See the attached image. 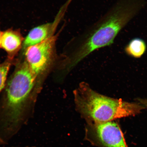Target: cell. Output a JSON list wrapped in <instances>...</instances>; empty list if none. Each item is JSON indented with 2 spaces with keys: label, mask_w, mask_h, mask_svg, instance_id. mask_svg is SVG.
<instances>
[{
  "label": "cell",
  "mask_w": 147,
  "mask_h": 147,
  "mask_svg": "<svg viewBox=\"0 0 147 147\" xmlns=\"http://www.w3.org/2000/svg\"><path fill=\"white\" fill-rule=\"evenodd\" d=\"M145 1L117 0L97 21L70 40L64 47L63 55L67 68L71 69L95 50L113 44Z\"/></svg>",
  "instance_id": "obj_1"
},
{
  "label": "cell",
  "mask_w": 147,
  "mask_h": 147,
  "mask_svg": "<svg viewBox=\"0 0 147 147\" xmlns=\"http://www.w3.org/2000/svg\"><path fill=\"white\" fill-rule=\"evenodd\" d=\"M69 4L67 2L65 3L52 22L44 24L31 29L24 38L22 50L23 51L28 47L38 45L55 35L58 26Z\"/></svg>",
  "instance_id": "obj_6"
},
{
  "label": "cell",
  "mask_w": 147,
  "mask_h": 147,
  "mask_svg": "<svg viewBox=\"0 0 147 147\" xmlns=\"http://www.w3.org/2000/svg\"><path fill=\"white\" fill-rule=\"evenodd\" d=\"M146 49L144 42L140 38H135L129 42L125 50L128 55L136 58H139L144 54Z\"/></svg>",
  "instance_id": "obj_8"
},
{
  "label": "cell",
  "mask_w": 147,
  "mask_h": 147,
  "mask_svg": "<svg viewBox=\"0 0 147 147\" xmlns=\"http://www.w3.org/2000/svg\"></svg>",
  "instance_id": "obj_13"
},
{
  "label": "cell",
  "mask_w": 147,
  "mask_h": 147,
  "mask_svg": "<svg viewBox=\"0 0 147 147\" xmlns=\"http://www.w3.org/2000/svg\"><path fill=\"white\" fill-rule=\"evenodd\" d=\"M140 101L143 105L147 107V100H141Z\"/></svg>",
  "instance_id": "obj_10"
},
{
  "label": "cell",
  "mask_w": 147,
  "mask_h": 147,
  "mask_svg": "<svg viewBox=\"0 0 147 147\" xmlns=\"http://www.w3.org/2000/svg\"><path fill=\"white\" fill-rule=\"evenodd\" d=\"M16 61V59L7 58L3 62H0V93L5 89L9 69L12 65H15Z\"/></svg>",
  "instance_id": "obj_9"
},
{
  "label": "cell",
  "mask_w": 147,
  "mask_h": 147,
  "mask_svg": "<svg viewBox=\"0 0 147 147\" xmlns=\"http://www.w3.org/2000/svg\"><path fill=\"white\" fill-rule=\"evenodd\" d=\"M74 95L77 110L93 123L134 115L143 109L139 105L100 94L84 82L80 84Z\"/></svg>",
  "instance_id": "obj_3"
},
{
  "label": "cell",
  "mask_w": 147,
  "mask_h": 147,
  "mask_svg": "<svg viewBox=\"0 0 147 147\" xmlns=\"http://www.w3.org/2000/svg\"><path fill=\"white\" fill-rule=\"evenodd\" d=\"M3 32L0 30V49H1V38Z\"/></svg>",
  "instance_id": "obj_11"
},
{
  "label": "cell",
  "mask_w": 147,
  "mask_h": 147,
  "mask_svg": "<svg viewBox=\"0 0 147 147\" xmlns=\"http://www.w3.org/2000/svg\"><path fill=\"white\" fill-rule=\"evenodd\" d=\"M93 135L102 147H127L122 130L116 123L109 122L92 124Z\"/></svg>",
  "instance_id": "obj_5"
},
{
  "label": "cell",
  "mask_w": 147,
  "mask_h": 147,
  "mask_svg": "<svg viewBox=\"0 0 147 147\" xmlns=\"http://www.w3.org/2000/svg\"><path fill=\"white\" fill-rule=\"evenodd\" d=\"M59 32L22 51V58L34 76L40 92L44 82L57 59L56 43Z\"/></svg>",
  "instance_id": "obj_4"
},
{
  "label": "cell",
  "mask_w": 147,
  "mask_h": 147,
  "mask_svg": "<svg viewBox=\"0 0 147 147\" xmlns=\"http://www.w3.org/2000/svg\"><path fill=\"white\" fill-rule=\"evenodd\" d=\"M7 82L0 106V144H6L28 117V111L38 93L35 81L22 58Z\"/></svg>",
  "instance_id": "obj_2"
},
{
  "label": "cell",
  "mask_w": 147,
  "mask_h": 147,
  "mask_svg": "<svg viewBox=\"0 0 147 147\" xmlns=\"http://www.w3.org/2000/svg\"><path fill=\"white\" fill-rule=\"evenodd\" d=\"M24 40L19 29L10 28L3 32L1 49L6 52L8 57L14 59L15 57L22 49Z\"/></svg>",
  "instance_id": "obj_7"
},
{
  "label": "cell",
  "mask_w": 147,
  "mask_h": 147,
  "mask_svg": "<svg viewBox=\"0 0 147 147\" xmlns=\"http://www.w3.org/2000/svg\"><path fill=\"white\" fill-rule=\"evenodd\" d=\"M28 147V146H27V147Z\"/></svg>",
  "instance_id": "obj_12"
}]
</instances>
